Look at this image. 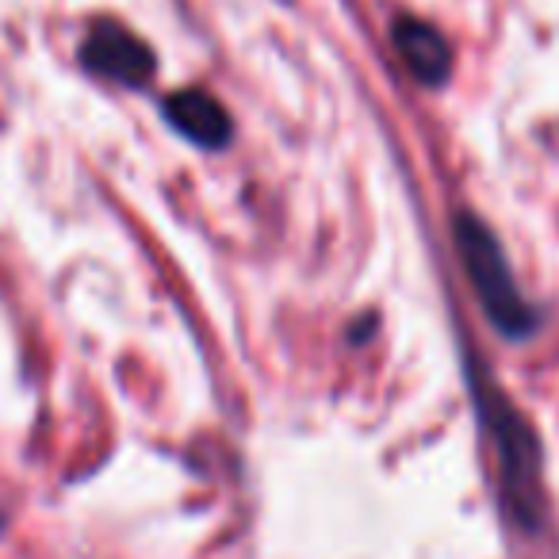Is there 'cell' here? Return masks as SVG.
<instances>
[{"instance_id": "obj_5", "label": "cell", "mask_w": 559, "mask_h": 559, "mask_svg": "<svg viewBox=\"0 0 559 559\" xmlns=\"http://www.w3.org/2000/svg\"><path fill=\"white\" fill-rule=\"evenodd\" d=\"M165 119H169L188 142L207 146V150L226 146L234 134V123H230V116H226L223 104L207 93H195V88L173 93L169 100H165Z\"/></svg>"}, {"instance_id": "obj_1", "label": "cell", "mask_w": 559, "mask_h": 559, "mask_svg": "<svg viewBox=\"0 0 559 559\" xmlns=\"http://www.w3.org/2000/svg\"><path fill=\"white\" fill-rule=\"evenodd\" d=\"M475 403L498 452V479H502L506 510L525 533H536L544 521V483H540V444L510 399L490 380L475 376Z\"/></svg>"}, {"instance_id": "obj_2", "label": "cell", "mask_w": 559, "mask_h": 559, "mask_svg": "<svg viewBox=\"0 0 559 559\" xmlns=\"http://www.w3.org/2000/svg\"><path fill=\"white\" fill-rule=\"evenodd\" d=\"M452 234H456L460 261H464L472 292H475V299H479L483 314L490 319V326L502 337H510V342H525L536 330V311H533V304L521 296L510 261H506V253H502V241H498L495 230H490L483 218H475L472 211H460Z\"/></svg>"}, {"instance_id": "obj_4", "label": "cell", "mask_w": 559, "mask_h": 559, "mask_svg": "<svg viewBox=\"0 0 559 559\" xmlns=\"http://www.w3.org/2000/svg\"><path fill=\"white\" fill-rule=\"evenodd\" d=\"M391 43H395L399 58H403L406 70H411L421 85L437 88V85H444V81H449L452 50H449L444 35L437 32L433 24H426V20H414V16L395 20V27H391Z\"/></svg>"}, {"instance_id": "obj_3", "label": "cell", "mask_w": 559, "mask_h": 559, "mask_svg": "<svg viewBox=\"0 0 559 559\" xmlns=\"http://www.w3.org/2000/svg\"><path fill=\"white\" fill-rule=\"evenodd\" d=\"M81 62L93 73L108 81H119V85L142 88L150 78H154V55L142 39H134L131 32L116 24H100L81 47Z\"/></svg>"}]
</instances>
